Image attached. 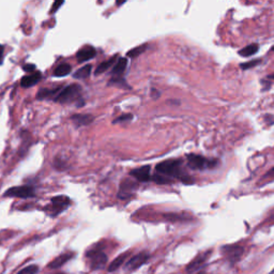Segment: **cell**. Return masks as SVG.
Masks as SVG:
<instances>
[{
  "label": "cell",
  "instance_id": "6da1fadb",
  "mask_svg": "<svg viewBox=\"0 0 274 274\" xmlns=\"http://www.w3.org/2000/svg\"><path fill=\"white\" fill-rule=\"evenodd\" d=\"M156 174H162V176L168 179H179L186 184H191L194 182V179L190 177L186 172H184V168H182L181 160H166V161L158 163L156 167Z\"/></svg>",
  "mask_w": 274,
  "mask_h": 274
},
{
  "label": "cell",
  "instance_id": "7a4b0ae2",
  "mask_svg": "<svg viewBox=\"0 0 274 274\" xmlns=\"http://www.w3.org/2000/svg\"><path fill=\"white\" fill-rule=\"evenodd\" d=\"M54 100L60 104L80 101V103L84 105V100L82 98V88L78 84H72V85L66 86L60 90Z\"/></svg>",
  "mask_w": 274,
  "mask_h": 274
},
{
  "label": "cell",
  "instance_id": "3957f363",
  "mask_svg": "<svg viewBox=\"0 0 274 274\" xmlns=\"http://www.w3.org/2000/svg\"><path fill=\"white\" fill-rule=\"evenodd\" d=\"M188 166L191 170H212L218 165L216 160L208 158L204 156L190 154L186 156Z\"/></svg>",
  "mask_w": 274,
  "mask_h": 274
},
{
  "label": "cell",
  "instance_id": "277c9868",
  "mask_svg": "<svg viewBox=\"0 0 274 274\" xmlns=\"http://www.w3.org/2000/svg\"><path fill=\"white\" fill-rule=\"evenodd\" d=\"M87 258L90 262V268L92 270H98L105 267L108 264V255L98 248H92L87 252Z\"/></svg>",
  "mask_w": 274,
  "mask_h": 274
},
{
  "label": "cell",
  "instance_id": "5b68a950",
  "mask_svg": "<svg viewBox=\"0 0 274 274\" xmlns=\"http://www.w3.org/2000/svg\"><path fill=\"white\" fill-rule=\"evenodd\" d=\"M70 204V200L66 196H56L52 197L50 204H48L45 211H46L50 216H57L60 213L64 212Z\"/></svg>",
  "mask_w": 274,
  "mask_h": 274
},
{
  "label": "cell",
  "instance_id": "8992f818",
  "mask_svg": "<svg viewBox=\"0 0 274 274\" xmlns=\"http://www.w3.org/2000/svg\"><path fill=\"white\" fill-rule=\"evenodd\" d=\"M243 253H244V248L240 246H224L222 248V254L225 257V260L234 264L236 262H238L240 260V258L242 257Z\"/></svg>",
  "mask_w": 274,
  "mask_h": 274
},
{
  "label": "cell",
  "instance_id": "52a82bcc",
  "mask_svg": "<svg viewBox=\"0 0 274 274\" xmlns=\"http://www.w3.org/2000/svg\"><path fill=\"white\" fill-rule=\"evenodd\" d=\"M34 196V188L32 186H13L4 193V197H18V198H32Z\"/></svg>",
  "mask_w": 274,
  "mask_h": 274
},
{
  "label": "cell",
  "instance_id": "ba28073f",
  "mask_svg": "<svg viewBox=\"0 0 274 274\" xmlns=\"http://www.w3.org/2000/svg\"><path fill=\"white\" fill-rule=\"evenodd\" d=\"M137 190V184L133 180L126 179L121 182L119 192H118V198L119 200H126L128 197L133 196L135 191Z\"/></svg>",
  "mask_w": 274,
  "mask_h": 274
},
{
  "label": "cell",
  "instance_id": "9c48e42d",
  "mask_svg": "<svg viewBox=\"0 0 274 274\" xmlns=\"http://www.w3.org/2000/svg\"><path fill=\"white\" fill-rule=\"evenodd\" d=\"M149 260V254L147 252H140L137 255L133 256L130 260L126 262V269L128 271H134L140 268L142 266L147 264Z\"/></svg>",
  "mask_w": 274,
  "mask_h": 274
},
{
  "label": "cell",
  "instance_id": "30bf717a",
  "mask_svg": "<svg viewBox=\"0 0 274 274\" xmlns=\"http://www.w3.org/2000/svg\"><path fill=\"white\" fill-rule=\"evenodd\" d=\"M210 255H211V252H206V253H202L200 255H197L194 260L186 266V273L191 274L193 272H196L200 269H202L204 266V264L207 262Z\"/></svg>",
  "mask_w": 274,
  "mask_h": 274
},
{
  "label": "cell",
  "instance_id": "8fae6325",
  "mask_svg": "<svg viewBox=\"0 0 274 274\" xmlns=\"http://www.w3.org/2000/svg\"><path fill=\"white\" fill-rule=\"evenodd\" d=\"M151 167L150 165H144L142 167H138V168H135L133 170H131L130 174L135 178L136 180H138L140 182H147V181H151Z\"/></svg>",
  "mask_w": 274,
  "mask_h": 274
},
{
  "label": "cell",
  "instance_id": "7c38bea8",
  "mask_svg": "<svg viewBox=\"0 0 274 274\" xmlns=\"http://www.w3.org/2000/svg\"><path fill=\"white\" fill-rule=\"evenodd\" d=\"M96 56V48L87 45V46H84L80 48L78 54H76V58H78V62H85L87 60L92 59Z\"/></svg>",
  "mask_w": 274,
  "mask_h": 274
},
{
  "label": "cell",
  "instance_id": "4fadbf2b",
  "mask_svg": "<svg viewBox=\"0 0 274 274\" xmlns=\"http://www.w3.org/2000/svg\"><path fill=\"white\" fill-rule=\"evenodd\" d=\"M41 78H42V75L40 72H34L32 74L24 76V78H22L20 86L24 88H29V87H32V86L36 85V84L39 82L41 80Z\"/></svg>",
  "mask_w": 274,
  "mask_h": 274
},
{
  "label": "cell",
  "instance_id": "5bb4252c",
  "mask_svg": "<svg viewBox=\"0 0 274 274\" xmlns=\"http://www.w3.org/2000/svg\"><path fill=\"white\" fill-rule=\"evenodd\" d=\"M71 120L75 124V126H84L92 124L94 118L92 115H88V114H75L71 117Z\"/></svg>",
  "mask_w": 274,
  "mask_h": 274
},
{
  "label": "cell",
  "instance_id": "9a60e30c",
  "mask_svg": "<svg viewBox=\"0 0 274 274\" xmlns=\"http://www.w3.org/2000/svg\"><path fill=\"white\" fill-rule=\"evenodd\" d=\"M73 257H74L73 253H64V254L59 255L58 257H56L55 260L48 264V268H50V269H58L60 267H62V266L66 264L68 260H71Z\"/></svg>",
  "mask_w": 274,
  "mask_h": 274
},
{
  "label": "cell",
  "instance_id": "2e32d148",
  "mask_svg": "<svg viewBox=\"0 0 274 274\" xmlns=\"http://www.w3.org/2000/svg\"><path fill=\"white\" fill-rule=\"evenodd\" d=\"M62 90L59 87L56 88H43L39 90V92L36 94V98L38 100H48V98H55L57 94H59V91Z\"/></svg>",
  "mask_w": 274,
  "mask_h": 274
},
{
  "label": "cell",
  "instance_id": "e0dca14e",
  "mask_svg": "<svg viewBox=\"0 0 274 274\" xmlns=\"http://www.w3.org/2000/svg\"><path fill=\"white\" fill-rule=\"evenodd\" d=\"M128 66V59L126 58H119L117 60V62L114 64V68L112 70V75L114 78H121V75H122Z\"/></svg>",
  "mask_w": 274,
  "mask_h": 274
},
{
  "label": "cell",
  "instance_id": "ac0fdd59",
  "mask_svg": "<svg viewBox=\"0 0 274 274\" xmlns=\"http://www.w3.org/2000/svg\"><path fill=\"white\" fill-rule=\"evenodd\" d=\"M128 253H124V254L119 255L118 257H116L115 260H114L110 262V264L108 266V271L114 272V271L118 270L121 267V266L124 264V262L128 260Z\"/></svg>",
  "mask_w": 274,
  "mask_h": 274
},
{
  "label": "cell",
  "instance_id": "d6986e66",
  "mask_svg": "<svg viewBox=\"0 0 274 274\" xmlns=\"http://www.w3.org/2000/svg\"><path fill=\"white\" fill-rule=\"evenodd\" d=\"M117 58H118V56H114L112 58L108 59V62H102V64H98V68H96L94 74H96V75H98V74H102V73H104V72L108 71V68H110L112 66H114V64H116V59H117Z\"/></svg>",
  "mask_w": 274,
  "mask_h": 274
},
{
  "label": "cell",
  "instance_id": "ffe728a7",
  "mask_svg": "<svg viewBox=\"0 0 274 274\" xmlns=\"http://www.w3.org/2000/svg\"><path fill=\"white\" fill-rule=\"evenodd\" d=\"M91 70H92V66L86 64L85 66H82L80 68V70L76 71L73 74V78L76 80H85L89 78V75L91 74Z\"/></svg>",
  "mask_w": 274,
  "mask_h": 274
},
{
  "label": "cell",
  "instance_id": "44dd1931",
  "mask_svg": "<svg viewBox=\"0 0 274 274\" xmlns=\"http://www.w3.org/2000/svg\"><path fill=\"white\" fill-rule=\"evenodd\" d=\"M260 50V46H258V44H250L248 46H246L244 48H242L239 50V55L242 57H250L255 55L256 52Z\"/></svg>",
  "mask_w": 274,
  "mask_h": 274
},
{
  "label": "cell",
  "instance_id": "7402d4cb",
  "mask_svg": "<svg viewBox=\"0 0 274 274\" xmlns=\"http://www.w3.org/2000/svg\"><path fill=\"white\" fill-rule=\"evenodd\" d=\"M72 70V66L68 64H59L56 68H55V72H54V75L57 76V78H64V76L68 75V73L71 72Z\"/></svg>",
  "mask_w": 274,
  "mask_h": 274
},
{
  "label": "cell",
  "instance_id": "603a6c76",
  "mask_svg": "<svg viewBox=\"0 0 274 274\" xmlns=\"http://www.w3.org/2000/svg\"><path fill=\"white\" fill-rule=\"evenodd\" d=\"M151 181L156 182V184H170V179L166 178L164 176H162V174H154L151 176Z\"/></svg>",
  "mask_w": 274,
  "mask_h": 274
},
{
  "label": "cell",
  "instance_id": "cb8c5ba5",
  "mask_svg": "<svg viewBox=\"0 0 274 274\" xmlns=\"http://www.w3.org/2000/svg\"><path fill=\"white\" fill-rule=\"evenodd\" d=\"M147 48V45L146 44H144V45H140V46H137L133 50H131L130 52H128V57H130V58H135L137 56H140V54H142V52H144V50H146Z\"/></svg>",
  "mask_w": 274,
  "mask_h": 274
},
{
  "label": "cell",
  "instance_id": "d4e9b609",
  "mask_svg": "<svg viewBox=\"0 0 274 274\" xmlns=\"http://www.w3.org/2000/svg\"><path fill=\"white\" fill-rule=\"evenodd\" d=\"M38 272H39V267L36 264H32L24 269H22L18 274H36Z\"/></svg>",
  "mask_w": 274,
  "mask_h": 274
},
{
  "label": "cell",
  "instance_id": "484cf974",
  "mask_svg": "<svg viewBox=\"0 0 274 274\" xmlns=\"http://www.w3.org/2000/svg\"><path fill=\"white\" fill-rule=\"evenodd\" d=\"M260 62H262V59H255V60H252V62H248L246 64H242L240 66L243 68V70H248V68H254L257 64H260Z\"/></svg>",
  "mask_w": 274,
  "mask_h": 274
},
{
  "label": "cell",
  "instance_id": "4316f807",
  "mask_svg": "<svg viewBox=\"0 0 274 274\" xmlns=\"http://www.w3.org/2000/svg\"><path fill=\"white\" fill-rule=\"evenodd\" d=\"M132 119V115L131 114H126V115H122L120 116L118 118L115 119V121H114V124H119V122H124V121H128Z\"/></svg>",
  "mask_w": 274,
  "mask_h": 274
},
{
  "label": "cell",
  "instance_id": "83f0119b",
  "mask_svg": "<svg viewBox=\"0 0 274 274\" xmlns=\"http://www.w3.org/2000/svg\"><path fill=\"white\" fill-rule=\"evenodd\" d=\"M64 2H55L54 4H52V10H50V13H55L60 6H62Z\"/></svg>",
  "mask_w": 274,
  "mask_h": 274
},
{
  "label": "cell",
  "instance_id": "f1b7e54d",
  "mask_svg": "<svg viewBox=\"0 0 274 274\" xmlns=\"http://www.w3.org/2000/svg\"><path fill=\"white\" fill-rule=\"evenodd\" d=\"M24 70L27 72H34L36 66L34 64H26V66H24Z\"/></svg>",
  "mask_w": 274,
  "mask_h": 274
},
{
  "label": "cell",
  "instance_id": "f546056e",
  "mask_svg": "<svg viewBox=\"0 0 274 274\" xmlns=\"http://www.w3.org/2000/svg\"><path fill=\"white\" fill-rule=\"evenodd\" d=\"M151 94H152V96H154V98H156L160 96V92H158V90H156V89H152L151 90Z\"/></svg>",
  "mask_w": 274,
  "mask_h": 274
},
{
  "label": "cell",
  "instance_id": "4dcf8cb0",
  "mask_svg": "<svg viewBox=\"0 0 274 274\" xmlns=\"http://www.w3.org/2000/svg\"><path fill=\"white\" fill-rule=\"evenodd\" d=\"M2 58H4V46L0 45V64L2 62Z\"/></svg>",
  "mask_w": 274,
  "mask_h": 274
},
{
  "label": "cell",
  "instance_id": "1f68e13d",
  "mask_svg": "<svg viewBox=\"0 0 274 274\" xmlns=\"http://www.w3.org/2000/svg\"><path fill=\"white\" fill-rule=\"evenodd\" d=\"M267 176H274V167H273L272 170H269V172H268Z\"/></svg>",
  "mask_w": 274,
  "mask_h": 274
},
{
  "label": "cell",
  "instance_id": "d6a6232c",
  "mask_svg": "<svg viewBox=\"0 0 274 274\" xmlns=\"http://www.w3.org/2000/svg\"><path fill=\"white\" fill-rule=\"evenodd\" d=\"M268 78H269V80H274V74L269 75V76H268Z\"/></svg>",
  "mask_w": 274,
  "mask_h": 274
},
{
  "label": "cell",
  "instance_id": "836d02e7",
  "mask_svg": "<svg viewBox=\"0 0 274 274\" xmlns=\"http://www.w3.org/2000/svg\"><path fill=\"white\" fill-rule=\"evenodd\" d=\"M197 274H207L206 272H200V273H197Z\"/></svg>",
  "mask_w": 274,
  "mask_h": 274
},
{
  "label": "cell",
  "instance_id": "e575fe53",
  "mask_svg": "<svg viewBox=\"0 0 274 274\" xmlns=\"http://www.w3.org/2000/svg\"><path fill=\"white\" fill-rule=\"evenodd\" d=\"M270 274H274V269H273V270H272V272H271V273H270Z\"/></svg>",
  "mask_w": 274,
  "mask_h": 274
},
{
  "label": "cell",
  "instance_id": "d590c367",
  "mask_svg": "<svg viewBox=\"0 0 274 274\" xmlns=\"http://www.w3.org/2000/svg\"><path fill=\"white\" fill-rule=\"evenodd\" d=\"M56 274H66V273H56Z\"/></svg>",
  "mask_w": 274,
  "mask_h": 274
},
{
  "label": "cell",
  "instance_id": "8d00e7d4",
  "mask_svg": "<svg viewBox=\"0 0 274 274\" xmlns=\"http://www.w3.org/2000/svg\"><path fill=\"white\" fill-rule=\"evenodd\" d=\"M272 52H274V46H273V48H272Z\"/></svg>",
  "mask_w": 274,
  "mask_h": 274
}]
</instances>
